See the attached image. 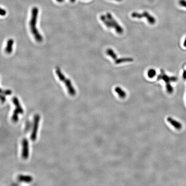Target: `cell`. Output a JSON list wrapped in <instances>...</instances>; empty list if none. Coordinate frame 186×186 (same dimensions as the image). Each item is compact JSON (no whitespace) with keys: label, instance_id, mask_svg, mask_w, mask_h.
Listing matches in <instances>:
<instances>
[{"label":"cell","instance_id":"24","mask_svg":"<svg viewBox=\"0 0 186 186\" xmlns=\"http://www.w3.org/2000/svg\"><path fill=\"white\" fill-rule=\"evenodd\" d=\"M70 1L71 2H72V3H74V2H75V1H76V0H70Z\"/></svg>","mask_w":186,"mask_h":186},{"label":"cell","instance_id":"1","mask_svg":"<svg viewBox=\"0 0 186 186\" xmlns=\"http://www.w3.org/2000/svg\"><path fill=\"white\" fill-rule=\"evenodd\" d=\"M39 12V8L36 7H34L32 9L31 18L29 21V27L35 39L38 43H41L43 41V38L37 28V19Z\"/></svg>","mask_w":186,"mask_h":186},{"label":"cell","instance_id":"3","mask_svg":"<svg viewBox=\"0 0 186 186\" xmlns=\"http://www.w3.org/2000/svg\"><path fill=\"white\" fill-rule=\"evenodd\" d=\"M56 73L57 75V77L61 82H63L67 89L68 92L71 96H75L76 94V91L75 88L73 87L72 83L70 79L67 78L65 75L63 74L60 68L59 67H56Z\"/></svg>","mask_w":186,"mask_h":186},{"label":"cell","instance_id":"17","mask_svg":"<svg viewBox=\"0 0 186 186\" xmlns=\"http://www.w3.org/2000/svg\"><path fill=\"white\" fill-rule=\"evenodd\" d=\"M32 123H31L30 122H29V121L27 122V123H26V128H25V132H28L30 131V129H31V128H32Z\"/></svg>","mask_w":186,"mask_h":186},{"label":"cell","instance_id":"11","mask_svg":"<svg viewBox=\"0 0 186 186\" xmlns=\"http://www.w3.org/2000/svg\"><path fill=\"white\" fill-rule=\"evenodd\" d=\"M18 180L20 182H24L26 183H30L33 181V178L29 175H19L17 177Z\"/></svg>","mask_w":186,"mask_h":186},{"label":"cell","instance_id":"4","mask_svg":"<svg viewBox=\"0 0 186 186\" xmlns=\"http://www.w3.org/2000/svg\"><path fill=\"white\" fill-rule=\"evenodd\" d=\"M158 81L163 80L165 82L166 84V89L167 92L169 94H172L173 93V88L171 86V82H175L177 80V78L176 76H169L168 75H166L165 72L164 71L163 69H161L160 73L158 75L157 78Z\"/></svg>","mask_w":186,"mask_h":186},{"label":"cell","instance_id":"6","mask_svg":"<svg viewBox=\"0 0 186 186\" xmlns=\"http://www.w3.org/2000/svg\"><path fill=\"white\" fill-rule=\"evenodd\" d=\"M132 17L133 18L140 19L144 18L147 19V22L150 25H154L156 23V19L155 18L150 15L147 11L143 12V13H140L137 12H133L132 13Z\"/></svg>","mask_w":186,"mask_h":186},{"label":"cell","instance_id":"18","mask_svg":"<svg viewBox=\"0 0 186 186\" xmlns=\"http://www.w3.org/2000/svg\"><path fill=\"white\" fill-rule=\"evenodd\" d=\"M179 4L181 6L186 8V0H179Z\"/></svg>","mask_w":186,"mask_h":186},{"label":"cell","instance_id":"23","mask_svg":"<svg viewBox=\"0 0 186 186\" xmlns=\"http://www.w3.org/2000/svg\"><path fill=\"white\" fill-rule=\"evenodd\" d=\"M56 1H58V2L61 3V2H63L64 0H56Z\"/></svg>","mask_w":186,"mask_h":186},{"label":"cell","instance_id":"21","mask_svg":"<svg viewBox=\"0 0 186 186\" xmlns=\"http://www.w3.org/2000/svg\"><path fill=\"white\" fill-rule=\"evenodd\" d=\"M183 78L184 80H186V70H184L183 73Z\"/></svg>","mask_w":186,"mask_h":186},{"label":"cell","instance_id":"8","mask_svg":"<svg viewBox=\"0 0 186 186\" xmlns=\"http://www.w3.org/2000/svg\"><path fill=\"white\" fill-rule=\"evenodd\" d=\"M22 158L27 159L29 155V143L27 138H24L22 141Z\"/></svg>","mask_w":186,"mask_h":186},{"label":"cell","instance_id":"25","mask_svg":"<svg viewBox=\"0 0 186 186\" xmlns=\"http://www.w3.org/2000/svg\"><path fill=\"white\" fill-rule=\"evenodd\" d=\"M115 1H122V0H115Z\"/></svg>","mask_w":186,"mask_h":186},{"label":"cell","instance_id":"7","mask_svg":"<svg viewBox=\"0 0 186 186\" xmlns=\"http://www.w3.org/2000/svg\"><path fill=\"white\" fill-rule=\"evenodd\" d=\"M40 120V116L39 114H36L34 116L33 130L30 136V139L33 141H35L37 139V132L39 128Z\"/></svg>","mask_w":186,"mask_h":186},{"label":"cell","instance_id":"15","mask_svg":"<svg viewBox=\"0 0 186 186\" xmlns=\"http://www.w3.org/2000/svg\"><path fill=\"white\" fill-rule=\"evenodd\" d=\"M156 71L154 68H150L148 71L147 76L149 78H153L156 76Z\"/></svg>","mask_w":186,"mask_h":186},{"label":"cell","instance_id":"14","mask_svg":"<svg viewBox=\"0 0 186 186\" xmlns=\"http://www.w3.org/2000/svg\"><path fill=\"white\" fill-rule=\"evenodd\" d=\"M106 54H107V55L110 56V57H111L113 60H115L118 58L117 57V55L116 53H115V51L111 48H108L106 50Z\"/></svg>","mask_w":186,"mask_h":186},{"label":"cell","instance_id":"12","mask_svg":"<svg viewBox=\"0 0 186 186\" xmlns=\"http://www.w3.org/2000/svg\"><path fill=\"white\" fill-rule=\"evenodd\" d=\"M134 59L132 57H123L117 58L115 60V63L116 64H122L125 62H132L133 61Z\"/></svg>","mask_w":186,"mask_h":186},{"label":"cell","instance_id":"20","mask_svg":"<svg viewBox=\"0 0 186 186\" xmlns=\"http://www.w3.org/2000/svg\"><path fill=\"white\" fill-rule=\"evenodd\" d=\"M1 101L2 103H4L6 101V98L5 97V95L3 94H1Z\"/></svg>","mask_w":186,"mask_h":186},{"label":"cell","instance_id":"2","mask_svg":"<svg viewBox=\"0 0 186 186\" xmlns=\"http://www.w3.org/2000/svg\"><path fill=\"white\" fill-rule=\"evenodd\" d=\"M100 19L108 28L113 29L119 34H122L124 32L123 28L114 19L111 13H107L106 15H101Z\"/></svg>","mask_w":186,"mask_h":186},{"label":"cell","instance_id":"13","mask_svg":"<svg viewBox=\"0 0 186 186\" xmlns=\"http://www.w3.org/2000/svg\"><path fill=\"white\" fill-rule=\"evenodd\" d=\"M115 91L119 95L120 98L122 99L125 98L126 96V93L125 90H123L120 87H116L115 88Z\"/></svg>","mask_w":186,"mask_h":186},{"label":"cell","instance_id":"16","mask_svg":"<svg viewBox=\"0 0 186 186\" xmlns=\"http://www.w3.org/2000/svg\"><path fill=\"white\" fill-rule=\"evenodd\" d=\"M1 94L4 95H11L12 94V90H3L1 89Z\"/></svg>","mask_w":186,"mask_h":186},{"label":"cell","instance_id":"10","mask_svg":"<svg viewBox=\"0 0 186 186\" xmlns=\"http://www.w3.org/2000/svg\"><path fill=\"white\" fill-rule=\"evenodd\" d=\"M167 121L176 129H177V130H180V129H181L182 127L181 124L180 122H178L175 120L172 119L171 117H168L167 118Z\"/></svg>","mask_w":186,"mask_h":186},{"label":"cell","instance_id":"22","mask_svg":"<svg viewBox=\"0 0 186 186\" xmlns=\"http://www.w3.org/2000/svg\"><path fill=\"white\" fill-rule=\"evenodd\" d=\"M183 45L184 47H186V38H185V40H184V42H183Z\"/></svg>","mask_w":186,"mask_h":186},{"label":"cell","instance_id":"9","mask_svg":"<svg viewBox=\"0 0 186 186\" xmlns=\"http://www.w3.org/2000/svg\"><path fill=\"white\" fill-rule=\"evenodd\" d=\"M14 41L13 39H10L7 42L6 46L5 48V52L8 54H11L13 50V45Z\"/></svg>","mask_w":186,"mask_h":186},{"label":"cell","instance_id":"5","mask_svg":"<svg viewBox=\"0 0 186 186\" xmlns=\"http://www.w3.org/2000/svg\"><path fill=\"white\" fill-rule=\"evenodd\" d=\"M13 103L15 106V109L13 113L12 120L13 122H17L19 120V115L23 114L24 111L17 97H13L12 98Z\"/></svg>","mask_w":186,"mask_h":186},{"label":"cell","instance_id":"19","mask_svg":"<svg viewBox=\"0 0 186 186\" xmlns=\"http://www.w3.org/2000/svg\"><path fill=\"white\" fill-rule=\"evenodd\" d=\"M7 11L1 8V16H5L6 15Z\"/></svg>","mask_w":186,"mask_h":186}]
</instances>
